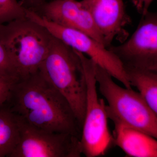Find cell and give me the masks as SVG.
<instances>
[{"label": "cell", "mask_w": 157, "mask_h": 157, "mask_svg": "<svg viewBox=\"0 0 157 157\" xmlns=\"http://www.w3.org/2000/svg\"><path fill=\"white\" fill-rule=\"evenodd\" d=\"M3 105L17 118L39 128L81 137V127L70 104L39 70L17 79Z\"/></svg>", "instance_id": "cell-1"}, {"label": "cell", "mask_w": 157, "mask_h": 157, "mask_svg": "<svg viewBox=\"0 0 157 157\" xmlns=\"http://www.w3.org/2000/svg\"><path fill=\"white\" fill-rule=\"evenodd\" d=\"M39 70L70 104L81 129L86 104V85L76 50L53 36Z\"/></svg>", "instance_id": "cell-2"}, {"label": "cell", "mask_w": 157, "mask_h": 157, "mask_svg": "<svg viewBox=\"0 0 157 157\" xmlns=\"http://www.w3.org/2000/svg\"><path fill=\"white\" fill-rule=\"evenodd\" d=\"M52 38L45 28L26 17L0 25V42L18 79L39 70Z\"/></svg>", "instance_id": "cell-3"}, {"label": "cell", "mask_w": 157, "mask_h": 157, "mask_svg": "<svg viewBox=\"0 0 157 157\" xmlns=\"http://www.w3.org/2000/svg\"><path fill=\"white\" fill-rule=\"evenodd\" d=\"M95 75L101 94L107 100L106 113L113 123L121 124L157 137V114L139 93L123 88L106 70L96 63Z\"/></svg>", "instance_id": "cell-4"}, {"label": "cell", "mask_w": 157, "mask_h": 157, "mask_svg": "<svg viewBox=\"0 0 157 157\" xmlns=\"http://www.w3.org/2000/svg\"><path fill=\"white\" fill-rule=\"evenodd\" d=\"M81 60L86 85V104L80 139L82 153L95 157L106 153L113 142L107 122L106 105L98 98L95 75L96 63L76 51Z\"/></svg>", "instance_id": "cell-5"}, {"label": "cell", "mask_w": 157, "mask_h": 157, "mask_svg": "<svg viewBox=\"0 0 157 157\" xmlns=\"http://www.w3.org/2000/svg\"><path fill=\"white\" fill-rule=\"evenodd\" d=\"M27 17L45 28L52 36L87 56L121 82L125 87L132 89L121 62L103 44L87 34L52 22L35 11H29Z\"/></svg>", "instance_id": "cell-6"}, {"label": "cell", "mask_w": 157, "mask_h": 157, "mask_svg": "<svg viewBox=\"0 0 157 157\" xmlns=\"http://www.w3.org/2000/svg\"><path fill=\"white\" fill-rule=\"evenodd\" d=\"M16 119L19 137L10 157H79L82 154L79 137L48 132Z\"/></svg>", "instance_id": "cell-7"}, {"label": "cell", "mask_w": 157, "mask_h": 157, "mask_svg": "<svg viewBox=\"0 0 157 157\" xmlns=\"http://www.w3.org/2000/svg\"><path fill=\"white\" fill-rule=\"evenodd\" d=\"M124 67L157 71V14L148 11L142 16L132 36L120 45L107 47Z\"/></svg>", "instance_id": "cell-8"}, {"label": "cell", "mask_w": 157, "mask_h": 157, "mask_svg": "<svg viewBox=\"0 0 157 157\" xmlns=\"http://www.w3.org/2000/svg\"><path fill=\"white\" fill-rule=\"evenodd\" d=\"M80 2L89 11L107 48L114 39L121 43L128 39L129 33L126 28L132 20L123 0H81Z\"/></svg>", "instance_id": "cell-9"}, {"label": "cell", "mask_w": 157, "mask_h": 157, "mask_svg": "<svg viewBox=\"0 0 157 157\" xmlns=\"http://www.w3.org/2000/svg\"><path fill=\"white\" fill-rule=\"evenodd\" d=\"M32 10L52 22L87 34L106 47L103 36L89 11L80 2L54 0L49 2H45Z\"/></svg>", "instance_id": "cell-10"}, {"label": "cell", "mask_w": 157, "mask_h": 157, "mask_svg": "<svg viewBox=\"0 0 157 157\" xmlns=\"http://www.w3.org/2000/svg\"><path fill=\"white\" fill-rule=\"evenodd\" d=\"M115 125L113 137V142L127 155L134 157H157V141L155 138L121 124Z\"/></svg>", "instance_id": "cell-11"}, {"label": "cell", "mask_w": 157, "mask_h": 157, "mask_svg": "<svg viewBox=\"0 0 157 157\" xmlns=\"http://www.w3.org/2000/svg\"><path fill=\"white\" fill-rule=\"evenodd\" d=\"M124 69L131 86L137 88L149 107L157 114V71L130 67Z\"/></svg>", "instance_id": "cell-12"}, {"label": "cell", "mask_w": 157, "mask_h": 157, "mask_svg": "<svg viewBox=\"0 0 157 157\" xmlns=\"http://www.w3.org/2000/svg\"><path fill=\"white\" fill-rule=\"evenodd\" d=\"M18 137L17 119L3 105L0 107V157H11Z\"/></svg>", "instance_id": "cell-13"}, {"label": "cell", "mask_w": 157, "mask_h": 157, "mask_svg": "<svg viewBox=\"0 0 157 157\" xmlns=\"http://www.w3.org/2000/svg\"><path fill=\"white\" fill-rule=\"evenodd\" d=\"M25 11L17 0H0V25L26 17Z\"/></svg>", "instance_id": "cell-14"}, {"label": "cell", "mask_w": 157, "mask_h": 157, "mask_svg": "<svg viewBox=\"0 0 157 157\" xmlns=\"http://www.w3.org/2000/svg\"><path fill=\"white\" fill-rule=\"evenodd\" d=\"M17 79L11 74L0 73V107L7 101L11 87Z\"/></svg>", "instance_id": "cell-15"}, {"label": "cell", "mask_w": 157, "mask_h": 157, "mask_svg": "<svg viewBox=\"0 0 157 157\" xmlns=\"http://www.w3.org/2000/svg\"><path fill=\"white\" fill-rule=\"evenodd\" d=\"M0 73L11 74L16 76L9 56L4 46L0 42Z\"/></svg>", "instance_id": "cell-16"}, {"label": "cell", "mask_w": 157, "mask_h": 157, "mask_svg": "<svg viewBox=\"0 0 157 157\" xmlns=\"http://www.w3.org/2000/svg\"><path fill=\"white\" fill-rule=\"evenodd\" d=\"M154 0H132L133 6L137 12L144 16L148 12V9Z\"/></svg>", "instance_id": "cell-17"}, {"label": "cell", "mask_w": 157, "mask_h": 157, "mask_svg": "<svg viewBox=\"0 0 157 157\" xmlns=\"http://www.w3.org/2000/svg\"><path fill=\"white\" fill-rule=\"evenodd\" d=\"M45 2V0H23L21 2L25 8L33 10Z\"/></svg>", "instance_id": "cell-18"}]
</instances>
